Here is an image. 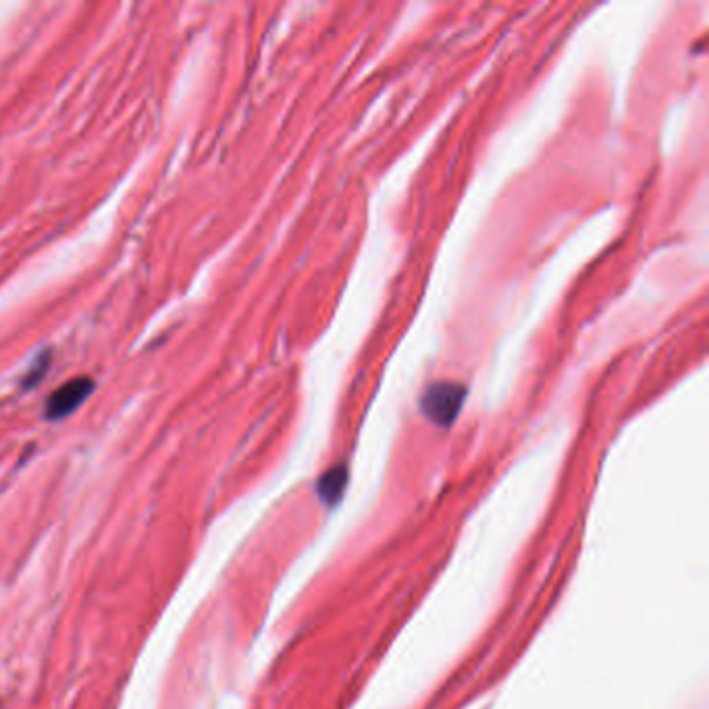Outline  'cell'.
Instances as JSON below:
<instances>
[{
  "label": "cell",
  "mask_w": 709,
  "mask_h": 709,
  "mask_svg": "<svg viewBox=\"0 0 709 709\" xmlns=\"http://www.w3.org/2000/svg\"><path fill=\"white\" fill-rule=\"evenodd\" d=\"M345 484V469H333L329 472H325V477L320 478L319 483V493L325 501H335L339 498V493L343 491Z\"/></svg>",
  "instance_id": "3"
},
{
  "label": "cell",
  "mask_w": 709,
  "mask_h": 709,
  "mask_svg": "<svg viewBox=\"0 0 709 709\" xmlns=\"http://www.w3.org/2000/svg\"><path fill=\"white\" fill-rule=\"evenodd\" d=\"M92 390L94 383L86 377L74 379L69 381V383H65L63 387H59V390L51 396V399H48L46 418L59 421V418L71 414V412L77 410L83 402H86V398L92 393Z\"/></svg>",
  "instance_id": "2"
},
{
  "label": "cell",
  "mask_w": 709,
  "mask_h": 709,
  "mask_svg": "<svg viewBox=\"0 0 709 709\" xmlns=\"http://www.w3.org/2000/svg\"><path fill=\"white\" fill-rule=\"evenodd\" d=\"M466 390L460 383H435L422 393V414L439 427H450L462 410Z\"/></svg>",
  "instance_id": "1"
}]
</instances>
